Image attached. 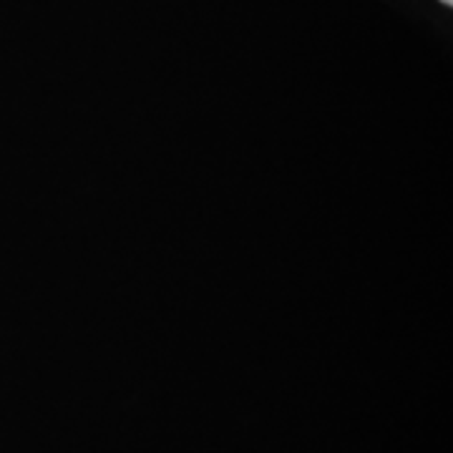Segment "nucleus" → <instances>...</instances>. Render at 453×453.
<instances>
[{
  "mask_svg": "<svg viewBox=\"0 0 453 453\" xmlns=\"http://www.w3.org/2000/svg\"><path fill=\"white\" fill-rule=\"evenodd\" d=\"M441 3H446V5H451L453 0H441Z\"/></svg>",
  "mask_w": 453,
  "mask_h": 453,
  "instance_id": "f257e3e1",
  "label": "nucleus"
}]
</instances>
